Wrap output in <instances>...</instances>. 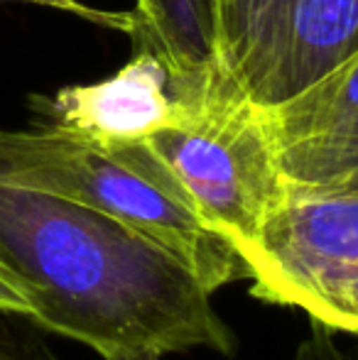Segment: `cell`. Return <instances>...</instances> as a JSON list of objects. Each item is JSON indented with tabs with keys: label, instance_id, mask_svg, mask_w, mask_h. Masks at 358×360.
<instances>
[{
	"label": "cell",
	"instance_id": "1",
	"mask_svg": "<svg viewBox=\"0 0 358 360\" xmlns=\"http://www.w3.org/2000/svg\"><path fill=\"white\" fill-rule=\"evenodd\" d=\"M0 257L32 292V323L101 358L234 351L199 277L153 238L89 206L0 179Z\"/></svg>",
	"mask_w": 358,
	"mask_h": 360
},
{
	"label": "cell",
	"instance_id": "2",
	"mask_svg": "<svg viewBox=\"0 0 358 360\" xmlns=\"http://www.w3.org/2000/svg\"><path fill=\"white\" fill-rule=\"evenodd\" d=\"M0 179L135 228L174 252L211 294L245 280L238 252L196 216L145 145L106 147L54 125L0 130Z\"/></svg>",
	"mask_w": 358,
	"mask_h": 360
},
{
	"label": "cell",
	"instance_id": "3",
	"mask_svg": "<svg viewBox=\"0 0 358 360\" xmlns=\"http://www.w3.org/2000/svg\"><path fill=\"white\" fill-rule=\"evenodd\" d=\"M179 91L184 108L177 123L140 145L165 167L196 216L241 257L290 186L265 113L221 76Z\"/></svg>",
	"mask_w": 358,
	"mask_h": 360
},
{
	"label": "cell",
	"instance_id": "4",
	"mask_svg": "<svg viewBox=\"0 0 358 360\" xmlns=\"http://www.w3.org/2000/svg\"><path fill=\"white\" fill-rule=\"evenodd\" d=\"M241 260L253 297L358 336V189L290 184Z\"/></svg>",
	"mask_w": 358,
	"mask_h": 360
},
{
	"label": "cell",
	"instance_id": "5",
	"mask_svg": "<svg viewBox=\"0 0 358 360\" xmlns=\"http://www.w3.org/2000/svg\"><path fill=\"white\" fill-rule=\"evenodd\" d=\"M216 64L258 105H277L358 52V0H209Z\"/></svg>",
	"mask_w": 358,
	"mask_h": 360
},
{
	"label": "cell",
	"instance_id": "6",
	"mask_svg": "<svg viewBox=\"0 0 358 360\" xmlns=\"http://www.w3.org/2000/svg\"><path fill=\"white\" fill-rule=\"evenodd\" d=\"M263 113L290 184L358 189V52Z\"/></svg>",
	"mask_w": 358,
	"mask_h": 360
},
{
	"label": "cell",
	"instance_id": "7",
	"mask_svg": "<svg viewBox=\"0 0 358 360\" xmlns=\"http://www.w3.org/2000/svg\"><path fill=\"white\" fill-rule=\"evenodd\" d=\"M34 105L49 120L44 125L106 147H125L140 145L177 123L184 96L167 64L155 52L138 47L135 57L108 79L67 86Z\"/></svg>",
	"mask_w": 358,
	"mask_h": 360
},
{
	"label": "cell",
	"instance_id": "8",
	"mask_svg": "<svg viewBox=\"0 0 358 360\" xmlns=\"http://www.w3.org/2000/svg\"><path fill=\"white\" fill-rule=\"evenodd\" d=\"M135 18V47L158 54L177 86L221 76L209 0H138Z\"/></svg>",
	"mask_w": 358,
	"mask_h": 360
},
{
	"label": "cell",
	"instance_id": "9",
	"mask_svg": "<svg viewBox=\"0 0 358 360\" xmlns=\"http://www.w3.org/2000/svg\"><path fill=\"white\" fill-rule=\"evenodd\" d=\"M0 3H30V5H42V8H54L62 13H72L77 18L87 20V22L101 25V27L115 30L128 37H133L138 30V18L135 10H125V13H113V10H98L91 5L82 3V0H0Z\"/></svg>",
	"mask_w": 358,
	"mask_h": 360
},
{
	"label": "cell",
	"instance_id": "10",
	"mask_svg": "<svg viewBox=\"0 0 358 360\" xmlns=\"http://www.w3.org/2000/svg\"><path fill=\"white\" fill-rule=\"evenodd\" d=\"M8 314H0V360H62L34 333L8 323Z\"/></svg>",
	"mask_w": 358,
	"mask_h": 360
},
{
	"label": "cell",
	"instance_id": "11",
	"mask_svg": "<svg viewBox=\"0 0 358 360\" xmlns=\"http://www.w3.org/2000/svg\"><path fill=\"white\" fill-rule=\"evenodd\" d=\"M0 314L8 316H23L32 321L34 316V297L25 280L0 257Z\"/></svg>",
	"mask_w": 358,
	"mask_h": 360
},
{
	"label": "cell",
	"instance_id": "12",
	"mask_svg": "<svg viewBox=\"0 0 358 360\" xmlns=\"http://www.w3.org/2000/svg\"><path fill=\"white\" fill-rule=\"evenodd\" d=\"M295 360H358V356L336 343L334 331L314 323L309 333L297 343Z\"/></svg>",
	"mask_w": 358,
	"mask_h": 360
},
{
	"label": "cell",
	"instance_id": "13",
	"mask_svg": "<svg viewBox=\"0 0 358 360\" xmlns=\"http://www.w3.org/2000/svg\"><path fill=\"white\" fill-rule=\"evenodd\" d=\"M103 360H162V356H155V353H118V356H108Z\"/></svg>",
	"mask_w": 358,
	"mask_h": 360
}]
</instances>
